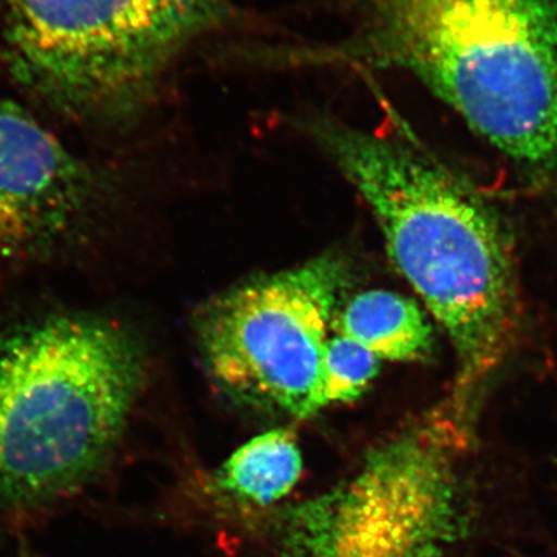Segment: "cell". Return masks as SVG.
<instances>
[{
    "mask_svg": "<svg viewBox=\"0 0 557 557\" xmlns=\"http://www.w3.org/2000/svg\"><path fill=\"white\" fill-rule=\"evenodd\" d=\"M381 359L358 341L335 333L325 347L322 391L325 408L361 397L379 375Z\"/></svg>",
    "mask_w": 557,
    "mask_h": 557,
    "instance_id": "10",
    "label": "cell"
},
{
    "mask_svg": "<svg viewBox=\"0 0 557 557\" xmlns=\"http://www.w3.org/2000/svg\"><path fill=\"white\" fill-rule=\"evenodd\" d=\"M348 278L346 260L325 255L212 300L199 321L212 379L298 420L325 409V347Z\"/></svg>",
    "mask_w": 557,
    "mask_h": 557,
    "instance_id": "5",
    "label": "cell"
},
{
    "mask_svg": "<svg viewBox=\"0 0 557 557\" xmlns=\"http://www.w3.org/2000/svg\"><path fill=\"white\" fill-rule=\"evenodd\" d=\"M450 424L406 432L369 454L347 483L302 507L296 557H446L461 533Z\"/></svg>",
    "mask_w": 557,
    "mask_h": 557,
    "instance_id": "6",
    "label": "cell"
},
{
    "mask_svg": "<svg viewBox=\"0 0 557 557\" xmlns=\"http://www.w3.org/2000/svg\"><path fill=\"white\" fill-rule=\"evenodd\" d=\"M86 175L22 106L0 97V260L35 251L75 218Z\"/></svg>",
    "mask_w": 557,
    "mask_h": 557,
    "instance_id": "7",
    "label": "cell"
},
{
    "mask_svg": "<svg viewBox=\"0 0 557 557\" xmlns=\"http://www.w3.org/2000/svg\"><path fill=\"white\" fill-rule=\"evenodd\" d=\"M22 557H32V556H28V555H24V556H22Z\"/></svg>",
    "mask_w": 557,
    "mask_h": 557,
    "instance_id": "11",
    "label": "cell"
},
{
    "mask_svg": "<svg viewBox=\"0 0 557 557\" xmlns=\"http://www.w3.org/2000/svg\"><path fill=\"white\" fill-rule=\"evenodd\" d=\"M317 135L372 209L399 274L449 336L457 426L507 354L518 321L507 234L471 189L410 146L330 123Z\"/></svg>",
    "mask_w": 557,
    "mask_h": 557,
    "instance_id": "1",
    "label": "cell"
},
{
    "mask_svg": "<svg viewBox=\"0 0 557 557\" xmlns=\"http://www.w3.org/2000/svg\"><path fill=\"white\" fill-rule=\"evenodd\" d=\"M327 51L405 70L522 170L557 174V0H364Z\"/></svg>",
    "mask_w": 557,
    "mask_h": 557,
    "instance_id": "2",
    "label": "cell"
},
{
    "mask_svg": "<svg viewBox=\"0 0 557 557\" xmlns=\"http://www.w3.org/2000/svg\"><path fill=\"white\" fill-rule=\"evenodd\" d=\"M230 0H0V72L73 119L134 112Z\"/></svg>",
    "mask_w": 557,
    "mask_h": 557,
    "instance_id": "4",
    "label": "cell"
},
{
    "mask_svg": "<svg viewBox=\"0 0 557 557\" xmlns=\"http://www.w3.org/2000/svg\"><path fill=\"white\" fill-rule=\"evenodd\" d=\"M302 474V454L288 429H273L242 445L223 465L222 486L256 505L287 496Z\"/></svg>",
    "mask_w": 557,
    "mask_h": 557,
    "instance_id": "9",
    "label": "cell"
},
{
    "mask_svg": "<svg viewBox=\"0 0 557 557\" xmlns=\"http://www.w3.org/2000/svg\"><path fill=\"white\" fill-rule=\"evenodd\" d=\"M335 333L358 341L383 361H421L432 351V327L416 300L368 289L339 307Z\"/></svg>",
    "mask_w": 557,
    "mask_h": 557,
    "instance_id": "8",
    "label": "cell"
},
{
    "mask_svg": "<svg viewBox=\"0 0 557 557\" xmlns=\"http://www.w3.org/2000/svg\"><path fill=\"white\" fill-rule=\"evenodd\" d=\"M141 357L104 319L57 314L0 335V511L49 504L100 469L129 417Z\"/></svg>",
    "mask_w": 557,
    "mask_h": 557,
    "instance_id": "3",
    "label": "cell"
}]
</instances>
